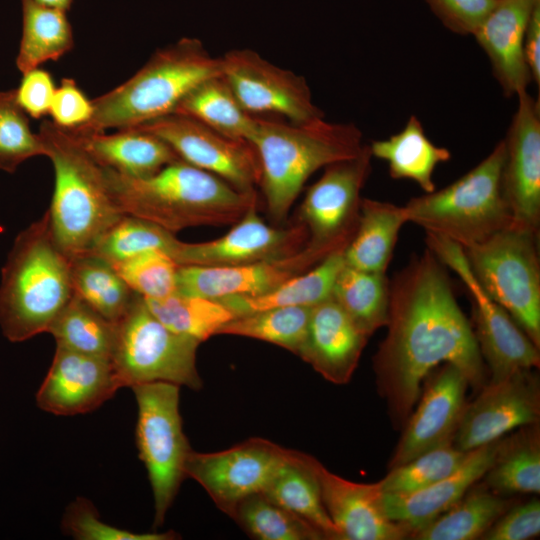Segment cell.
<instances>
[{
  "label": "cell",
  "instance_id": "6da1fadb",
  "mask_svg": "<svg viewBox=\"0 0 540 540\" xmlns=\"http://www.w3.org/2000/svg\"><path fill=\"white\" fill-rule=\"evenodd\" d=\"M389 290L388 331L373 366L394 424L404 426L419 400L422 381L435 367L453 364L471 387L481 389L485 364L445 265L430 249L398 271Z\"/></svg>",
  "mask_w": 540,
  "mask_h": 540
},
{
  "label": "cell",
  "instance_id": "7a4b0ae2",
  "mask_svg": "<svg viewBox=\"0 0 540 540\" xmlns=\"http://www.w3.org/2000/svg\"><path fill=\"white\" fill-rule=\"evenodd\" d=\"M104 169L112 197L123 214L174 234L188 227L233 225L257 205L256 191H240L180 159L143 178Z\"/></svg>",
  "mask_w": 540,
  "mask_h": 540
},
{
  "label": "cell",
  "instance_id": "3957f363",
  "mask_svg": "<svg viewBox=\"0 0 540 540\" xmlns=\"http://www.w3.org/2000/svg\"><path fill=\"white\" fill-rule=\"evenodd\" d=\"M39 135L54 168L47 211L51 234L69 257L89 254L124 215L110 192L104 167L67 130L42 122Z\"/></svg>",
  "mask_w": 540,
  "mask_h": 540
},
{
  "label": "cell",
  "instance_id": "277c9868",
  "mask_svg": "<svg viewBox=\"0 0 540 540\" xmlns=\"http://www.w3.org/2000/svg\"><path fill=\"white\" fill-rule=\"evenodd\" d=\"M74 294L71 259L57 246L46 212L16 237L0 284V327L11 342L43 332Z\"/></svg>",
  "mask_w": 540,
  "mask_h": 540
},
{
  "label": "cell",
  "instance_id": "5b68a950",
  "mask_svg": "<svg viewBox=\"0 0 540 540\" xmlns=\"http://www.w3.org/2000/svg\"><path fill=\"white\" fill-rule=\"evenodd\" d=\"M249 142L259 158V186L268 214L276 222L286 219L312 174L356 156L364 146L355 124L331 123L324 118L294 123L259 117Z\"/></svg>",
  "mask_w": 540,
  "mask_h": 540
},
{
  "label": "cell",
  "instance_id": "8992f818",
  "mask_svg": "<svg viewBox=\"0 0 540 540\" xmlns=\"http://www.w3.org/2000/svg\"><path fill=\"white\" fill-rule=\"evenodd\" d=\"M221 75L220 57L197 38L185 37L156 51L128 80L92 100L85 125L69 131L128 129L174 113L200 83Z\"/></svg>",
  "mask_w": 540,
  "mask_h": 540
},
{
  "label": "cell",
  "instance_id": "52a82bcc",
  "mask_svg": "<svg viewBox=\"0 0 540 540\" xmlns=\"http://www.w3.org/2000/svg\"><path fill=\"white\" fill-rule=\"evenodd\" d=\"M504 141L473 169L438 191L411 198L407 222L444 237L463 249L481 243L513 224L502 191Z\"/></svg>",
  "mask_w": 540,
  "mask_h": 540
},
{
  "label": "cell",
  "instance_id": "ba28073f",
  "mask_svg": "<svg viewBox=\"0 0 540 540\" xmlns=\"http://www.w3.org/2000/svg\"><path fill=\"white\" fill-rule=\"evenodd\" d=\"M538 232L511 224L487 240L464 248L470 270L540 348V263Z\"/></svg>",
  "mask_w": 540,
  "mask_h": 540
},
{
  "label": "cell",
  "instance_id": "9c48e42d",
  "mask_svg": "<svg viewBox=\"0 0 540 540\" xmlns=\"http://www.w3.org/2000/svg\"><path fill=\"white\" fill-rule=\"evenodd\" d=\"M115 325L111 362L121 387L168 382L201 389L203 383L196 366L201 342L167 328L148 309L142 296L136 294Z\"/></svg>",
  "mask_w": 540,
  "mask_h": 540
},
{
  "label": "cell",
  "instance_id": "30bf717a",
  "mask_svg": "<svg viewBox=\"0 0 540 540\" xmlns=\"http://www.w3.org/2000/svg\"><path fill=\"white\" fill-rule=\"evenodd\" d=\"M179 387L168 382L132 386L138 405L136 443L154 496V527L162 525L181 483L192 449L179 412Z\"/></svg>",
  "mask_w": 540,
  "mask_h": 540
},
{
  "label": "cell",
  "instance_id": "8fae6325",
  "mask_svg": "<svg viewBox=\"0 0 540 540\" xmlns=\"http://www.w3.org/2000/svg\"><path fill=\"white\" fill-rule=\"evenodd\" d=\"M427 248L465 284L473 301L475 338L491 372L490 381L539 368V348L511 316L481 288L467 263L463 248L438 235L426 233Z\"/></svg>",
  "mask_w": 540,
  "mask_h": 540
},
{
  "label": "cell",
  "instance_id": "7c38bea8",
  "mask_svg": "<svg viewBox=\"0 0 540 540\" xmlns=\"http://www.w3.org/2000/svg\"><path fill=\"white\" fill-rule=\"evenodd\" d=\"M371 159L369 145L364 144L356 156L326 166L308 188L296 221L306 227L309 244L329 254L346 249L357 228Z\"/></svg>",
  "mask_w": 540,
  "mask_h": 540
},
{
  "label": "cell",
  "instance_id": "4fadbf2b",
  "mask_svg": "<svg viewBox=\"0 0 540 540\" xmlns=\"http://www.w3.org/2000/svg\"><path fill=\"white\" fill-rule=\"evenodd\" d=\"M290 453L291 449L254 437L222 451L192 450L185 473L204 488L222 512L232 517L242 500L266 489Z\"/></svg>",
  "mask_w": 540,
  "mask_h": 540
},
{
  "label": "cell",
  "instance_id": "5bb4252c",
  "mask_svg": "<svg viewBox=\"0 0 540 540\" xmlns=\"http://www.w3.org/2000/svg\"><path fill=\"white\" fill-rule=\"evenodd\" d=\"M220 62L221 75L250 114H276L294 123L324 118L303 76L248 48L230 50Z\"/></svg>",
  "mask_w": 540,
  "mask_h": 540
},
{
  "label": "cell",
  "instance_id": "9a60e30c",
  "mask_svg": "<svg viewBox=\"0 0 540 540\" xmlns=\"http://www.w3.org/2000/svg\"><path fill=\"white\" fill-rule=\"evenodd\" d=\"M134 128L156 135L180 160L223 179L240 191L253 192L259 185L260 162L248 141L228 137L179 113Z\"/></svg>",
  "mask_w": 540,
  "mask_h": 540
},
{
  "label": "cell",
  "instance_id": "2e32d148",
  "mask_svg": "<svg viewBox=\"0 0 540 540\" xmlns=\"http://www.w3.org/2000/svg\"><path fill=\"white\" fill-rule=\"evenodd\" d=\"M308 239L306 227L297 221L279 228L266 224L255 205L223 236L199 243L179 241L170 257L178 265L238 266L288 257Z\"/></svg>",
  "mask_w": 540,
  "mask_h": 540
},
{
  "label": "cell",
  "instance_id": "e0dca14e",
  "mask_svg": "<svg viewBox=\"0 0 540 540\" xmlns=\"http://www.w3.org/2000/svg\"><path fill=\"white\" fill-rule=\"evenodd\" d=\"M540 383L532 370L485 384L476 399L467 403L453 444L470 452L496 441L516 428L539 423Z\"/></svg>",
  "mask_w": 540,
  "mask_h": 540
},
{
  "label": "cell",
  "instance_id": "ac0fdd59",
  "mask_svg": "<svg viewBox=\"0 0 540 540\" xmlns=\"http://www.w3.org/2000/svg\"><path fill=\"white\" fill-rule=\"evenodd\" d=\"M517 97L518 107L503 139L502 191L513 225L539 233L540 102L527 91Z\"/></svg>",
  "mask_w": 540,
  "mask_h": 540
},
{
  "label": "cell",
  "instance_id": "d6986e66",
  "mask_svg": "<svg viewBox=\"0 0 540 540\" xmlns=\"http://www.w3.org/2000/svg\"><path fill=\"white\" fill-rule=\"evenodd\" d=\"M329 255L324 249L307 243L302 250L288 257L251 264L179 265L176 292L210 299L261 295L309 270Z\"/></svg>",
  "mask_w": 540,
  "mask_h": 540
},
{
  "label": "cell",
  "instance_id": "ffe728a7",
  "mask_svg": "<svg viewBox=\"0 0 540 540\" xmlns=\"http://www.w3.org/2000/svg\"><path fill=\"white\" fill-rule=\"evenodd\" d=\"M468 386L462 371L450 363H445L429 379L416 410L404 425L388 465L390 469L427 451L453 443L467 405Z\"/></svg>",
  "mask_w": 540,
  "mask_h": 540
},
{
  "label": "cell",
  "instance_id": "44dd1931",
  "mask_svg": "<svg viewBox=\"0 0 540 540\" xmlns=\"http://www.w3.org/2000/svg\"><path fill=\"white\" fill-rule=\"evenodd\" d=\"M121 388L110 359L57 346L37 394L38 407L72 416L95 410Z\"/></svg>",
  "mask_w": 540,
  "mask_h": 540
},
{
  "label": "cell",
  "instance_id": "7402d4cb",
  "mask_svg": "<svg viewBox=\"0 0 540 540\" xmlns=\"http://www.w3.org/2000/svg\"><path fill=\"white\" fill-rule=\"evenodd\" d=\"M318 480L323 505L342 540H401L409 530L388 519L380 504L378 482L371 484L346 480L310 458Z\"/></svg>",
  "mask_w": 540,
  "mask_h": 540
},
{
  "label": "cell",
  "instance_id": "603a6c76",
  "mask_svg": "<svg viewBox=\"0 0 540 540\" xmlns=\"http://www.w3.org/2000/svg\"><path fill=\"white\" fill-rule=\"evenodd\" d=\"M368 338L330 297L311 307L298 356L327 381L346 384L358 366Z\"/></svg>",
  "mask_w": 540,
  "mask_h": 540
},
{
  "label": "cell",
  "instance_id": "cb8c5ba5",
  "mask_svg": "<svg viewBox=\"0 0 540 540\" xmlns=\"http://www.w3.org/2000/svg\"><path fill=\"white\" fill-rule=\"evenodd\" d=\"M500 439L472 450L462 465L430 486L407 494L382 493L385 516L406 527L411 536L457 503L492 466Z\"/></svg>",
  "mask_w": 540,
  "mask_h": 540
},
{
  "label": "cell",
  "instance_id": "d4e9b609",
  "mask_svg": "<svg viewBox=\"0 0 540 540\" xmlns=\"http://www.w3.org/2000/svg\"><path fill=\"white\" fill-rule=\"evenodd\" d=\"M540 0H497L474 32L486 53L494 77L506 96L527 91L531 76L523 54V43L531 13Z\"/></svg>",
  "mask_w": 540,
  "mask_h": 540
},
{
  "label": "cell",
  "instance_id": "484cf974",
  "mask_svg": "<svg viewBox=\"0 0 540 540\" xmlns=\"http://www.w3.org/2000/svg\"><path fill=\"white\" fill-rule=\"evenodd\" d=\"M69 132L98 164L128 177H147L179 160L163 140L140 128L120 129L111 134Z\"/></svg>",
  "mask_w": 540,
  "mask_h": 540
},
{
  "label": "cell",
  "instance_id": "4316f807",
  "mask_svg": "<svg viewBox=\"0 0 540 540\" xmlns=\"http://www.w3.org/2000/svg\"><path fill=\"white\" fill-rule=\"evenodd\" d=\"M407 223L403 206L362 198L353 238L343 252L346 266L386 273L402 226Z\"/></svg>",
  "mask_w": 540,
  "mask_h": 540
},
{
  "label": "cell",
  "instance_id": "83f0119b",
  "mask_svg": "<svg viewBox=\"0 0 540 540\" xmlns=\"http://www.w3.org/2000/svg\"><path fill=\"white\" fill-rule=\"evenodd\" d=\"M310 458L311 455L291 450L289 458L262 494L306 521L324 539L342 540L323 505Z\"/></svg>",
  "mask_w": 540,
  "mask_h": 540
},
{
  "label": "cell",
  "instance_id": "f1b7e54d",
  "mask_svg": "<svg viewBox=\"0 0 540 540\" xmlns=\"http://www.w3.org/2000/svg\"><path fill=\"white\" fill-rule=\"evenodd\" d=\"M369 148L372 157L388 163L391 178L412 180L425 193L436 190L433 174L437 165L451 158L447 148L430 141L414 115L400 132L386 140L373 141Z\"/></svg>",
  "mask_w": 540,
  "mask_h": 540
},
{
  "label": "cell",
  "instance_id": "f546056e",
  "mask_svg": "<svg viewBox=\"0 0 540 540\" xmlns=\"http://www.w3.org/2000/svg\"><path fill=\"white\" fill-rule=\"evenodd\" d=\"M343 252L329 255L314 267L267 293L256 296L235 295L218 300L235 317L274 307L315 306L331 297L335 280L345 265Z\"/></svg>",
  "mask_w": 540,
  "mask_h": 540
},
{
  "label": "cell",
  "instance_id": "4dcf8cb0",
  "mask_svg": "<svg viewBox=\"0 0 540 540\" xmlns=\"http://www.w3.org/2000/svg\"><path fill=\"white\" fill-rule=\"evenodd\" d=\"M484 485L499 495L540 492L539 423L521 427L501 439L492 466L483 476Z\"/></svg>",
  "mask_w": 540,
  "mask_h": 540
},
{
  "label": "cell",
  "instance_id": "1f68e13d",
  "mask_svg": "<svg viewBox=\"0 0 540 540\" xmlns=\"http://www.w3.org/2000/svg\"><path fill=\"white\" fill-rule=\"evenodd\" d=\"M513 500L494 493L484 484L469 489L452 507L415 532L417 540H474L511 507Z\"/></svg>",
  "mask_w": 540,
  "mask_h": 540
},
{
  "label": "cell",
  "instance_id": "d6a6232c",
  "mask_svg": "<svg viewBox=\"0 0 540 540\" xmlns=\"http://www.w3.org/2000/svg\"><path fill=\"white\" fill-rule=\"evenodd\" d=\"M174 113L188 116L228 137L248 142L259 118L242 107L222 75L206 79L196 86Z\"/></svg>",
  "mask_w": 540,
  "mask_h": 540
},
{
  "label": "cell",
  "instance_id": "836d02e7",
  "mask_svg": "<svg viewBox=\"0 0 540 540\" xmlns=\"http://www.w3.org/2000/svg\"><path fill=\"white\" fill-rule=\"evenodd\" d=\"M21 3L23 26L16 65L23 74L61 58L72 49L74 39L65 11L34 0Z\"/></svg>",
  "mask_w": 540,
  "mask_h": 540
},
{
  "label": "cell",
  "instance_id": "e575fe53",
  "mask_svg": "<svg viewBox=\"0 0 540 540\" xmlns=\"http://www.w3.org/2000/svg\"><path fill=\"white\" fill-rule=\"evenodd\" d=\"M331 297L368 337L387 325L390 290L386 273L344 265L335 280Z\"/></svg>",
  "mask_w": 540,
  "mask_h": 540
},
{
  "label": "cell",
  "instance_id": "d590c367",
  "mask_svg": "<svg viewBox=\"0 0 540 540\" xmlns=\"http://www.w3.org/2000/svg\"><path fill=\"white\" fill-rule=\"evenodd\" d=\"M70 259L74 292L106 319L116 323L137 293L105 259L91 253Z\"/></svg>",
  "mask_w": 540,
  "mask_h": 540
},
{
  "label": "cell",
  "instance_id": "8d00e7d4",
  "mask_svg": "<svg viewBox=\"0 0 540 540\" xmlns=\"http://www.w3.org/2000/svg\"><path fill=\"white\" fill-rule=\"evenodd\" d=\"M152 314L170 330L206 341L235 318L218 299L189 296L175 292L162 298H144Z\"/></svg>",
  "mask_w": 540,
  "mask_h": 540
},
{
  "label": "cell",
  "instance_id": "74e56055",
  "mask_svg": "<svg viewBox=\"0 0 540 540\" xmlns=\"http://www.w3.org/2000/svg\"><path fill=\"white\" fill-rule=\"evenodd\" d=\"M57 343L79 353L111 360L116 325L75 292L49 328Z\"/></svg>",
  "mask_w": 540,
  "mask_h": 540
},
{
  "label": "cell",
  "instance_id": "f35d334b",
  "mask_svg": "<svg viewBox=\"0 0 540 540\" xmlns=\"http://www.w3.org/2000/svg\"><path fill=\"white\" fill-rule=\"evenodd\" d=\"M311 307H274L237 316L217 335H236L280 346L296 355L306 336Z\"/></svg>",
  "mask_w": 540,
  "mask_h": 540
},
{
  "label": "cell",
  "instance_id": "ab89813d",
  "mask_svg": "<svg viewBox=\"0 0 540 540\" xmlns=\"http://www.w3.org/2000/svg\"><path fill=\"white\" fill-rule=\"evenodd\" d=\"M258 540H320L323 535L306 521L262 493L242 500L231 517Z\"/></svg>",
  "mask_w": 540,
  "mask_h": 540
},
{
  "label": "cell",
  "instance_id": "60d3db41",
  "mask_svg": "<svg viewBox=\"0 0 540 540\" xmlns=\"http://www.w3.org/2000/svg\"><path fill=\"white\" fill-rule=\"evenodd\" d=\"M179 241L174 233L157 224L126 214L90 253L115 264L149 250H160L170 256Z\"/></svg>",
  "mask_w": 540,
  "mask_h": 540
},
{
  "label": "cell",
  "instance_id": "b9f144b4",
  "mask_svg": "<svg viewBox=\"0 0 540 540\" xmlns=\"http://www.w3.org/2000/svg\"><path fill=\"white\" fill-rule=\"evenodd\" d=\"M470 452L461 451L453 443L427 451L391 468L378 482L380 491L407 494L426 488L457 470Z\"/></svg>",
  "mask_w": 540,
  "mask_h": 540
},
{
  "label": "cell",
  "instance_id": "7bdbcfd3",
  "mask_svg": "<svg viewBox=\"0 0 540 540\" xmlns=\"http://www.w3.org/2000/svg\"><path fill=\"white\" fill-rule=\"evenodd\" d=\"M38 155L46 156L44 143L17 104L15 89L0 92V169L13 173L25 160Z\"/></svg>",
  "mask_w": 540,
  "mask_h": 540
},
{
  "label": "cell",
  "instance_id": "ee69618b",
  "mask_svg": "<svg viewBox=\"0 0 540 540\" xmlns=\"http://www.w3.org/2000/svg\"><path fill=\"white\" fill-rule=\"evenodd\" d=\"M112 266L144 298H162L177 290L179 265L163 251H145Z\"/></svg>",
  "mask_w": 540,
  "mask_h": 540
},
{
  "label": "cell",
  "instance_id": "f6af8a7d",
  "mask_svg": "<svg viewBox=\"0 0 540 540\" xmlns=\"http://www.w3.org/2000/svg\"><path fill=\"white\" fill-rule=\"evenodd\" d=\"M62 529L78 540H172L179 536L171 530L162 533H135L110 526L100 520L93 503L83 497H78L67 507Z\"/></svg>",
  "mask_w": 540,
  "mask_h": 540
},
{
  "label": "cell",
  "instance_id": "bcb514c9",
  "mask_svg": "<svg viewBox=\"0 0 540 540\" xmlns=\"http://www.w3.org/2000/svg\"><path fill=\"white\" fill-rule=\"evenodd\" d=\"M444 26L459 35H473L497 0H425Z\"/></svg>",
  "mask_w": 540,
  "mask_h": 540
},
{
  "label": "cell",
  "instance_id": "7dc6e473",
  "mask_svg": "<svg viewBox=\"0 0 540 540\" xmlns=\"http://www.w3.org/2000/svg\"><path fill=\"white\" fill-rule=\"evenodd\" d=\"M93 104L72 78H63L56 87L49 109L52 122L65 130H75L91 119Z\"/></svg>",
  "mask_w": 540,
  "mask_h": 540
},
{
  "label": "cell",
  "instance_id": "c3c4849f",
  "mask_svg": "<svg viewBox=\"0 0 540 540\" xmlns=\"http://www.w3.org/2000/svg\"><path fill=\"white\" fill-rule=\"evenodd\" d=\"M540 534V502L511 506L481 537L484 540H527Z\"/></svg>",
  "mask_w": 540,
  "mask_h": 540
},
{
  "label": "cell",
  "instance_id": "681fc988",
  "mask_svg": "<svg viewBox=\"0 0 540 540\" xmlns=\"http://www.w3.org/2000/svg\"><path fill=\"white\" fill-rule=\"evenodd\" d=\"M55 89L51 74L39 67L23 73L15 99L27 116L38 119L49 113Z\"/></svg>",
  "mask_w": 540,
  "mask_h": 540
},
{
  "label": "cell",
  "instance_id": "f907efd6",
  "mask_svg": "<svg viewBox=\"0 0 540 540\" xmlns=\"http://www.w3.org/2000/svg\"><path fill=\"white\" fill-rule=\"evenodd\" d=\"M523 54L531 80L540 86V1L531 13L523 43Z\"/></svg>",
  "mask_w": 540,
  "mask_h": 540
},
{
  "label": "cell",
  "instance_id": "816d5d0a",
  "mask_svg": "<svg viewBox=\"0 0 540 540\" xmlns=\"http://www.w3.org/2000/svg\"><path fill=\"white\" fill-rule=\"evenodd\" d=\"M34 1L45 6L63 10L65 12H67L70 9L73 2V0H34Z\"/></svg>",
  "mask_w": 540,
  "mask_h": 540
}]
</instances>
